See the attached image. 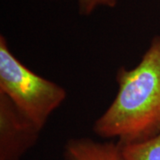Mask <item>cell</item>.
<instances>
[{"label":"cell","mask_w":160,"mask_h":160,"mask_svg":"<svg viewBox=\"0 0 160 160\" xmlns=\"http://www.w3.org/2000/svg\"><path fill=\"white\" fill-rule=\"evenodd\" d=\"M116 80V96L94 121V133L120 146L160 134V35L152 38L136 66L118 69Z\"/></svg>","instance_id":"cell-1"},{"label":"cell","mask_w":160,"mask_h":160,"mask_svg":"<svg viewBox=\"0 0 160 160\" xmlns=\"http://www.w3.org/2000/svg\"><path fill=\"white\" fill-rule=\"evenodd\" d=\"M119 0H78V11L82 15H90L101 7H114Z\"/></svg>","instance_id":"cell-6"},{"label":"cell","mask_w":160,"mask_h":160,"mask_svg":"<svg viewBox=\"0 0 160 160\" xmlns=\"http://www.w3.org/2000/svg\"><path fill=\"white\" fill-rule=\"evenodd\" d=\"M65 160H126L116 142H98L91 138H73L64 147Z\"/></svg>","instance_id":"cell-4"},{"label":"cell","mask_w":160,"mask_h":160,"mask_svg":"<svg viewBox=\"0 0 160 160\" xmlns=\"http://www.w3.org/2000/svg\"><path fill=\"white\" fill-rule=\"evenodd\" d=\"M121 147L126 160H160V134L142 142Z\"/></svg>","instance_id":"cell-5"},{"label":"cell","mask_w":160,"mask_h":160,"mask_svg":"<svg viewBox=\"0 0 160 160\" xmlns=\"http://www.w3.org/2000/svg\"><path fill=\"white\" fill-rule=\"evenodd\" d=\"M41 129L0 94V160H21L39 139Z\"/></svg>","instance_id":"cell-3"},{"label":"cell","mask_w":160,"mask_h":160,"mask_svg":"<svg viewBox=\"0 0 160 160\" xmlns=\"http://www.w3.org/2000/svg\"><path fill=\"white\" fill-rule=\"evenodd\" d=\"M0 94L8 98L25 117L43 130L52 114L66 100L67 91L24 65L1 35Z\"/></svg>","instance_id":"cell-2"}]
</instances>
